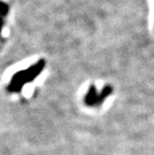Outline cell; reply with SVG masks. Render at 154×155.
<instances>
[]
</instances>
